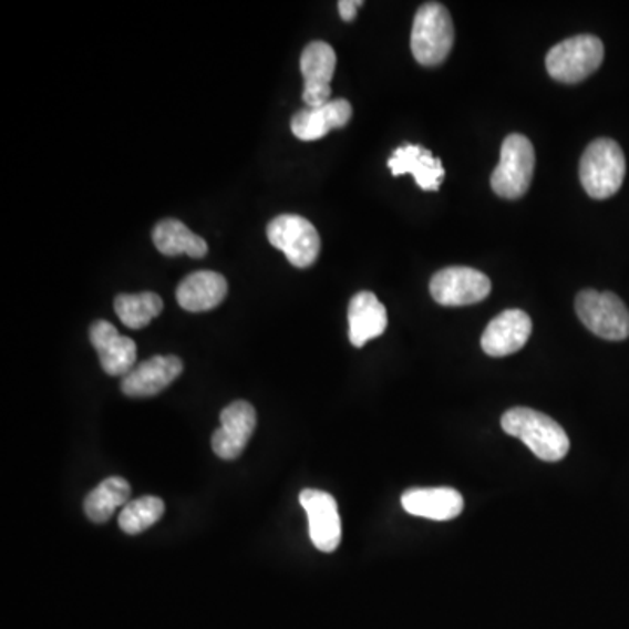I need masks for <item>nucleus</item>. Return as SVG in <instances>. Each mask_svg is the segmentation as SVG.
I'll use <instances>...</instances> for the list:
<instances>
[{"mask_svg":"<svg viewBox=\"0 0 629 629\" xmlns=\"http://www.w3.org/2000/svg\"><path fill=\"white\" fill-rule=\"evenodd\" d=\"M361 6V0H341L340 4H338L340 17L343 18L344 21L355 20L357 11H359Z\"/></svg>","mask_w":629,"mask_h":629,"instance_id":"obj_24","label":"nucleus"},{"mask_svg":"<svg viewBox=\"0 0 629 629\" xmlns=\"http://www.w3.org/2000/svg\"><path fill=\"white\" fill-rule=\"evenodd\" d=\"M501 423L505 434L522 440L544 462H559L570 450L564 426L530 408H513L504 413Z\"/></svg>","mask_w":629,"mask_h":629,"instance_id":"obj_1","label":"nucleus"},{"mask_svg":"<svg viewBox=\"0 0 629 629\" xmlns=\"http://www.w3.org/2000/svg\"><path fill=\"white\" fill-rule=\"evenodd\" d=\"M183 361L175 355L151 357L121 380V390L128 398H153L183 374Z\"/></svg>","mask_w":629,"mask_h":629,"instance_id":"obj_12","label":"nucleus"},{"mask_svg":"<svg viewBox=\"0 0 629 629\" xmlns=\"http://www.w3.org/2000/svg\"><path fill=\"white\" fill-rule=\"evenodd\" d=\"M576 311L580 322L601 340L629 338V310L613 292L586 289L577 295Z\"/></svg>","mask_w":629,"mask_h":629,"instance_id":"obj_6","label":"nucleus"},{"mask_svg":"<svg viewBox=\"0 0 629 629\" xmlns=\"http://www.w3.org/2000/svg\"><path fill=\"white\" fill-rule=\"evenodd\" d=\"M257 416L252 404L235 401L220 413V426L212 435V450L219 458L235 460L245 452L254 431Z\"/></svg>","mask_w":629,"mask_h":629,"instance_id":"obj_9","label":"nucleus"},{"mask_svg":"<svg viewBox=\"0 0 629 629\" xmlns=\"http://www.w3.org/2000/svg\"><path fill=\"white\" fill-rule=\"evenodd\" d=\"M580 184L591 198L607 199L621 189L626 157L612 138H597L584 151L579 166Z\"/></svg>","mask_w":629,"mask_h":629,"instance_id":"obj_2","label":"nucleus"},{"mask_svg":"<svg viewBox=\"0 0 629 629\" xmlns=\"http://www.w3.org/2000/svg\"><path fill=\"white\" fill-rule=\"evenodd\" d=\"M114 310L121 322L130 329H144L163 311V301L154 292L141 295H120L114 301Z\"/></svg>","mask_w":629,"mask_h":629,"instance_id":"obj_22","label":"nucleus"},{"mask_svg":"<svg viewBox=\"0 0 629 629\" xmlns=\"http://www.w3.org/2000/svg\"><path fill=\"white\" fill-rule=\"evenodd\" d=\"M228 296V280L216 271H195L177 287V301L190 313H202L219 307Z\"/></svg>","mask_w":629,"mask_h":629,"instance_id":"obj_18","label":"nucleus"},{"mask_svg":"<svg viewBox=\"0 0 629 629\" xmlns=\"http://www.w3.org/2000/svg\"><path fill=\"white\" fill-rule=\"evenodd\" d=\"M389 168L393 177L413 175L423 190H437L444 181L443 162L422 145L406 144L398 147L390 156Z\"/></svg>","mask_w":629,"mask_h":629,"instance_id":"obj_16","label":"nucleus"},{"mask_svg":"<svg viewBox=\"0 0 629 629\" xmlns=\"http://www.w3.org/2000/svg\"><path fill=\"white\" fill-rule=\"evenodd\" d=\"M492 282L485 274L467 266L444 268L432 277L431 295L443 307H467L485 301Z\"/></svg>","mask_w":629,"mask_h":629,"instance_id":"obj_8","label":"nucleus"},{"mask_svg":"<svg viewBox=\"0 0 629 629\" xmlns=\"http://www.w3.org/2000/svg\"><path fill=\"white\" fill-rule=\"evenodd\" d=\"M90 341L99 353L100 365L111 377H123L135 368L137 344L120 334L107 320H96L90 328Z\"/></svg>","mask_w":629,"mask_h":629,"instance_id":"obj_13","label":"nucleus"},{"mask_svg":"<svg viewBox=\"0 0 629 629\" xmlns=\"http://www.w3.org/2000/svg\"><path fill=\"white\" fill-rule=\"evenodd\" d=\"M532 334V319L522 310L497 314L481 336V348L489 357H507L519 352Z\"/></svg>","mask_w":629,"mask_h":629,"instance_id":"obj_14","label":"nucleus"},{"mask_svg":"<svg viewBox=\"0 0 629 629\" xmlns=\"http://www.w3.org/2000/svg\"><path fill=\"white\" fill-rule=\"evenodd\" d=\"M165 514V504L162 498L141 497L135 501H130L120 513L121 530L128 535H138L147 530L154 523L159 522Z\"/></svg>","mask_w":629,"mask_h":629,"instance_id":"obj_23","label":"nucleus"},{"mask_svg":"<svg viewBox=\"0 0 629 629\" xmlns=\"http://www.w3.org/2000/svg\"><path fill=\"white\" fill-rule=\"evenodd\" d=\"M535 149L525 135L511 133L502 144L501 162L492 174V189L505 199H519L530 189Z\"/></svg>","mask_w":629,"mask_h":629,"instance_id":"obj_5","label":"nucleus"},{"mask_svg":"<svg viewBox=\"0 0 629 629\" xmlns=\"http://www.w3.org/2000/svg\"><path fill=\"white\" fill-rule=\"evenodd\" d=\"M269 244L282 250L290 265L310 268L320 254V236L310 220L295 214L275 217L266 229Z\"/></svg>","mask_w":629,"mask_h":629,"instance_id":"obj_7","label":"nucleus"},{"mask_svg":"<svg viewBox=\"0 0 629 629\" xmlns=\"http://www.w3.org/2000/svg\"><path fill=\"white\" fill-rule=\"evenodd\" d=\"M348 100H331L322 107L302 109L290 121V130L299 141L313 142L326 137L331 130L343 128L352 120Z\"/></svg>","mask_w":629,"mask_h":629,"instance_id":"obj_15","label":"nucleus"},{"mask_svg":"<svg viewBox=\"0 0 629 629\" xmlns=\"http://www.w3.org/2000/svg\"><path fill=\"white\" fill-rule=\"evenodd\" d=\"M402 507L408 514L434 522H450L464 511V498L453 488H414L404 493Z\"/></svg>","mask_w":629,"mask_h":629,"instance_id":"obj_19","label":"nucleus"},{"mask_svg":"<svg viewBox=\"0 0 629 629\" xmlns=\"http://www.w3.org/2000/svg\"><path fill=\"white\" fill-rule=\"evenodd\" d=\"M455 44L452 14L440 2H426L414 17L411 51L423 66L441 65Z\"/></svg>","mask_w":629,"mask_h":629,"instance_id":"obj_3","label":"nucleus"},{"mask_svg":"<svg viewBox=\"0 0 629 629\" xmlns=\"http://www.w3.org/2000/svg\"><path fill=\"white\" fill-rule=\"evenodd\" d=\"M336 71V53L328 42L313 41L301 54V74L305 78L302 100L310 109L331 102V81Z\"/></svg>","mask_w":629,"mask_h":629,"instance_id":"obj_10","label":"nucleus"},{"mask_svg":"<svg viewBox=\"0 0 629 629\" xmlns=\"http://www.w3.org/2000/svg\"><path fill=\"white\" fill-rule=\"evenodd\" d=\"M153 241L156 249L166 257L186 254V256L199 259L208 252L207 241L177 219H165L157 223L153 231Z\"/></svg>","mask_w":629,"mask_h":629,"instance_id":"obj_20","label":"nucleus"},{"mask_svg":"<svg viewBox=\"0 0 629 629\" xmlns=\"http://www.w3.org/2000/svg\"><path fill=\"white\" fill-rule=\"evenodd\" d=\"M604 42L595 35H576L550 48L546 69L559 83L576 84L588 79L604 62Z\"/></svg>","mask_w":629,"mask_h":629,"instance_id":"obj_4","label":"nucleus"},{"mask_svg":"<svg viewBox=\"0 0 629 629\" xmlns=\"http://www.w3.org/2000/svg\"><path fill=\"white\" fill-rule=\"evenodd\" d=\"M132 497V486L123 477H107L102 481L84 501V513L90 522L102 525L112 518L120 507H125Z\"/></svg>","mask_w":629,"mask_h":629,"instance_id":"obj_21","label":"nucleus"},{"mask_svg":"<svg viewBox=\"0 0 629 629\" xmlns=\"http://www.w3.org/2000/svg\"><path fill=\"white\" fill-rule=\"evenodd\" d=\"M389 326L386 308L381 305L377 295L362 290L353 296L348 307V336L353 347L362 348L368 341L383 334Z\"/></svg>","mask_w":629,"mask_h":629,"instance_id":"obj_17","label":"nucleus"},{"mask_svg":"<svg viewBox=\"0 0 629 629\" xmlns=\"http://www.w3.org/2000/svg\"><path fill=\"white\" fill-rule=\"evenodd\" d=\"M299 504L307 511L311 543L322 553H334L341 543V518L336 498L320 489H302Z\"/></svg>","mask_w":629,"mask_h":629,"instance_id":"obj_11","label":"nucleus"}]
</instances>
